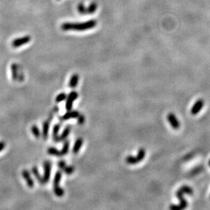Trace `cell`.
Returning a JSON list of instances; mask_svg holds the SVG:
<instances>
[{
	"mask_svg": "<svg viewBox=\"0 0 210 210\" xmlns=\"http://www.w3.org/2000/svg\"><path fill=\"white\" fill-rule=\"evenodd\" d=\"M97 25V21L95 20H90L89 21L84 22H65L62 24L61 28L64 31H77V32H83V31L91 29L94 28Z\"/></svg>",
	"mask_w": 210,
	"mask_h": 210,
	"instance_id": "obj_1",
	"label": "cell"
},
{
	"mask_svg": "<svg viewBox=\"0 0 210 210\" xmlns=\"http://www.w3.org/2000/svg\"><path fill=\"white\" fill-rule=\"evenodd\" d=\"M184 194H188V195H192L193 190L192 189L188 186H183L182 187L179 189V190L176 192V196L180 200V203L179 205H170L169 208L172 210H180L184 209L186 208L188 205V203L185 200L184 198Z\"/></svg>",
	"mask_w": 210,
	"mask_h": 210,
	"instance_id": "obj_2",
	"label": "cell"
},
{
	"mask_svg": "<svg viewBox=\"0 0 210 210\" xmlns=\"http://www.w3.org/2000/svg\"><path fill=\"white\" fill-rule=\"evenodd\" d=\"M145 156V150L144 149L141 148L139 150L137 157H132V156H128V157H126V161L127 163L131 164V165H134V164L139 163V162H141L142 160L144 159Z\"/></svg>",
	"mask_w": 210,
	"mask_h": 210,
	"instance_id": "obj_3",
	"label": "cell"
},
{
	"mask_svg": "<svg viewBox=\"0 0 210 210\" xmlns=\"http://www.w3.org/2000/svg\"><path fill=\"white\" fill-rule=\"evenodd\" d=\"M31 37L30 35H25V36L18 37V38L14 39L12 42V46L13 48H19L22 46L28 44L31 41Z\"/></svg>",
	"mask_w": 210,
	"mask_h": 210,
	"instance_id": "obj_4",
	"label": "cell"
},
{
	"mask_svg": "<svg viewBox=\"0 0 210 210\" xmlns=\"http://www.w3.org/2000/svg\"><path fill=\"white\" fill-rule=\"evenodd\" d=\"M51 163L49 161H46L44 163V175L43 179L45 181V184L49 181L50 177H51Z\"/></svg>",
	"mask_w": 210,
	"mask_h": 210,
	"instance_id": "obj_5",
	"label": "cell"
},
{
	"mask_svg": "<svg viewBox=\"0 0 210 210\" xmlns=\"http://www.w3.org/2000/svg\"><path fill=\"white\" fill-rule=\"evenodd\" d=\"M78 96V93L75 92V91H72V92H71L69 95H68L67 100H66V110L70 111V110L72 109V104H73L74 101L77 99Z\"/></svg>",
	"mask_w": 210,
	"mask_h": 210,
	"instance_id": "obj_6",
	"label": "cell"
},
{
	"mask_svg": "<svg viewBox=\"0 0 210 210\" xmlns=\"http://www.w3.org/2000/svg\"><path fill=\"white\" fill-rule=\"evenodd\" d=\"M21 174L23 178L25 180L28 186L30 187V188H33V187L34 186V181L33 180L32 176H31L30 174V172L27 169H23L22 171Z\"/></svg>",
	"mask_w": 210,
	"mask_h": 210,
	"instance_id": "obj_7",
	"label": "cell"
},
{
	"mask_svg": "<svg viewBox=\"0 0 210 210\" xmlns=\"http://www.w3.org/2000/svg\"><path fill=\"white\" fill-rule=\"evenodd\" d=\"M167 119L168 121L169 122V123L173 128L174 129H178L180 126V124L179 120H177V118L175 116L174 114L173 113H170L168 114L167 116Z\"/></svg>",
	"mask_w": 210,
	"mask_h": 210,
	"instance_id": "obj_8",
	"label": "cell"
},
{
	"mask_svg": "<svg viewBox=\"0 0 210 210\" xmlns=\"http://www.w3.org/2000/svg\"><path fill=\"white\" fill-rule=\"evenodd\" d=\"M203 105H204V101H203V99H199V100H197L190 110L191 114H192V115H196V114H198L199 112L201 111V110L202 109Z\"/></svg>",
	"mask_w": 210,
	"mask_h": 210,
	"instance_id": "obj_9",
	"label": "cell"
},
{
	"mask_svg": "<svg viewBox=\"0 0 210 210\" xmlns=\"http://www.w3.org/2000/svg\"><path fill=\"white\" fill-rule=\"evenodd\" d=\"M80 114L78 111H70L66 113L63 116L59 117L60 120H66L70 118H76L79 116Z\"/></svg>",
	"mask_w": 210,
	"mask_h": 210,
	"instance_id": "obj_10",
	"label": "cell"
},
{
	"mask_svg": "<svg viewBox=\"0 0 210 210\" xmlns=\"http://www.w3.org/2000/svg\"><path fill=\"white\" fill-rule=\"evenodd\" d=\"M10 70H11V74H12V78L14 81L18 80V67L17 64L15 63H12L11 66H10Z\"/></svg>",
	"mask_w": 210,
	"mask_h": 210,
	"instance_id": "obj_11",
	"label": "cell"
},
{
	"mask_svg": "<svg viewBox=\"0 0 210 210\" xmlns=\"http://www.w3.org/2000/svg\"><path fill=\"white\" fill-rule=\"evenodd\" d=\"M49 124H50V119L45 120L43 122L42 125V138L45 140H46L48 138V135H49Z\"/></svg>",
	"mask_w": 210,
	"mask_h": 210,
	"instance_id": "obj_12",
	"label": "cell"
},
{
	"mask_svg": "<svg viewBox=\"0 0 210 210\" xmlns=\"http://www.w3.org/2000/svg\"><path fill=\"white\" fill-rule=\"evenodd\" d=\"M70 129H71V126H66V127L65 128V129L64 130L63 133H62V136H58L57 139L54 141H56V142H58V141H63L64 140H66V138H68V135H69L70 132Z\"/></svg>",
	"mask_w": 210,
	"mask_h": 210,
	"instance_id": "obj_13",
	"label": "cell"
},
{
	"mask_svg": "<svg viewBox=\"0 0 210 210\" xmlns=\"http://www.w3.org/2000/svg\"><path fill=\"white\" fill-rule=\"evenodd\" d=\"M32 173L34 174V176L36 177V180L38 181V182L40 183V184H45V181H44L43 177L41 176V175H40V173H39V171H38V168H37L36 166H34V167H32Z\"/></svg>",
	"mask_w": 210,
	"mask_h": 210,
	"instance_id": "obj_14",
	"label": "cell"
},
{
	"mask_svg": "<svg viewBox=\"0 0 210 210\" xmlns=\"http://www.w3.org/2000/svg\"><path fill=\"white\" fill-rule=\"evenodd\" d=\"M83 143V140L81 138H78L76 140L75 143H74L73 149H72V152L74 154H77L79 152L81 147Z\"/></svg>",
	"mask_w": 210,
	"mask_h": 210,
	"instance_id": "obj_15",
	"label": "cell"
},
{
	"mask_svg": "<svg viewBox=\"0 0 210 210\" xmlns=\"http://www.w3.org/2000/svg\"><path fill=\"white\" fill-rule=\"evenodd\" d=\"M62 172L58 171L56 172L55 175V178H54V180H53V189L55 188H60V186H59V182L62 179Z\"/></svg>",
	"mask_w": 210,
	"mask_h": 210,
	"instance_id": "obj_16",
	"label": "cell"
},
{
	"mask_svg": "<svg viewBox=\"0 0 210 210\" xmlns=\"http://www.w3.org/2000/svg\"><path fill=\"white\" fill-rule=\"evenodd\" d=\"M78 80H79V76H78V74H75L72 75L69 82V86L70 88H75L78 82Z\"/></svg>",
	"mask_w": 210,
	"mask_h": 210,
	"instance_id": "obj_17",
	"label": "cell"
},
{
	"mask_svg": "<svg viewBox=\"0 0 210 210\" xmlns=\"http://www.w3.org/2000/svg\"><path fill=\"white\" fill-rule=\"evenodd\" d=\"M47 152L50 155L55 156V157H61L60 155V151L58 150L57 148L54 147H50L47 150Z\"/></svg>",
	"mask_w": 210,
	"mask_h": 210,
	"instance_id": "obj_18",
	"label": "cell"
},
{
	"mask_svg": "<svg viewBox=\"0 0 210 210\" xmlns=\"http://www.w3.org/2000/svg\"><path fill=\"white\" fill-rule=\"evenodd\" d=\"M31 131H32V134L34 135V137H36V138H39L40 137V131L39 129L38 126L37 125H33L31 128Z\"/></svg>",
	"mask_w": 210,
	"mask_h": 210,
	"instance_id": "obj_19",
	"label": "cell"
},
{
	"mask_svg": "<svg viewBox=\"0 0 210 210\" xmlns=\"http://www.w3.org/2000/svg\"><path fill=\"white\" fill-rule=\"evenodd\" d=\"M68 150H69V141H66V142L64 143L63 148H62V150L60 151L61 157L66 155V154L68 152Z\"/></svg>",
	"mask_w": 210,
	"mask_h": 210,
	"instance_id": "obj_20",
	"label": "cell"
},
{
	"mask_svg": "<svg viewBox=\"0 0 210 210\" xmlns=\"http://www.w3.org/2000/svg\"><path fill=\"white\" fill-rule=\"evenodd\" d=\"M97 4L95 3H91L88 8H87V13L92 14L96 11Z\"/></svg>",
	"mask_w": 210,
	"mask_h": 210,
	"instance_id": "obj_21",
	"label": "cell"
},
{
	"mask_svg": "<svg viewBox=\"0 0 210 210\" xmlns=\"http://www.w3.org/2000/svg\"><path fill=\"white\" fill-rule=\"evenodd\" d=\"M59 129H60V124H55V125L54 126L53 131V138L54 141H55L58 137L57 134H58V132H59Z\"/></svg>",
	"mask_w": 210,
	"mask_h": 210,
	"instance_id": "obj_22",
	"label": "cell"
},
{
	"mask_svg": "<svg viewBox=\"0 0 210 210\" xmlns=\"http://www.w3.org/2000/svg\"><path fill=\"white\" fill-rule=\"evenodd\" d=\"M66 97H67V96H66V93H60V94H59V95H57V97H56L55 101H56V102H57V103L62 102V101H64V99H66Z\"/></svg>",
	"mask_w": 210,
	"mask_h": 210,
	"instance_id": "obj_23",
	"label": "cell"
},
{
	"mask_svg": "<svg viewBox=\"0 0 210 210\" xmlns=\"http://www.w3.org/2000/svg\"><path fill=\"white\" fill-rule=\"evenodd\" d=\"M54 190V192H55V194L56 196L59 197H61L62 196H64V189L61 188H55V189H53Z\"/></svg>",
	"mask_w": 210,
	"mask_h": 210,
	"instance_id": "obj_24",
	"label": "cell"
},
{
	"mask_svg": "<svg viewBox=\"0 0 210 210\" xmlns=\"http://www.w3.org/2000/svg\"><path fill=\"white\" fill-rule=\"evenodd\" d=\"M64 171L66 174L70 175V174L73 173L74 171V167H72V166H68H68H66V167L64 169Z\"/></svg>",
	"mask_w": 210,
	"mask_h": 210,
	"instance_id": "obj_25",
	"label": "cell"
},
{
	"mask_svg": "<svg viewBox=\"0 0 210 210\" xmlns=\"http://www.w3.org/2000/svg\"><path fill=\"white\" fill-rule=\"evenodd\" d=\"M78 10L79 12L82 14H86L87 13V8H85V6L83 4H79L78 7Z\"/></svg>",
	"mask_w": 210,
	"mask_h": 210,
	"instance_id": "obj_26",
	"label": "cell"
},
{
	"mask_svg": "<svg viewBox=\"0 0 210 210\" xmlns=\"http://www.w3.org/2000/svg\"><path fill=\"white\" fill-rule=\"evenodd\" d=\"M78 118V122L79 124H83L85 122V116L83 115H79Z\"/></svg>",
	"mask_w": 210,
	"mask_h": 210,
	"instance_id": "obj_27",
	"label": "cell"
},
{
	"mask_svg": "<svg viewBox=\"0 0 210 210\" xmlns=\"http://www.w3.org/2000/svg\"><path fill=\"white\" fill-rule=\"evenodd\" d=\"M58 166H59V167L60 168V169L64 170V168L66 167V163L64 161H60L59 162V163H58Z\"/></svg>",
	"mask_w": 210,
	"mask_h": 210,
	"instance_id": "obj_28",
	"label": "cell"
},
{
	"mask_svg": "<svg viewBox=\"0 0 210 210\" xmlns=\"http://www.w3.org/2000/svg\"><path fill=\"white\" fill-rule=\"evenodd\" d=\"M6 147V143L3 141H0V152L5 148Z\"/></svg>",
	"mask_w": 210,
	"mask_h": 210,
	"instance_id": "obj_29",
	"label": "cell"
},
{
	"mask_svg": "<svg viewBox=\"0 0 210 210\" xmlns=\"http://www.w3.org/2000/svg\"><path fill=\"white\" fill-rule=\"evenodd\" d=\"M209 165L210 166V160H209Z\"/></svg>",
	"mask_w": 210,
	"mask_h": 210,
	"instance_id": "obj_30",
	"label": "cell"
}]
</instances>
